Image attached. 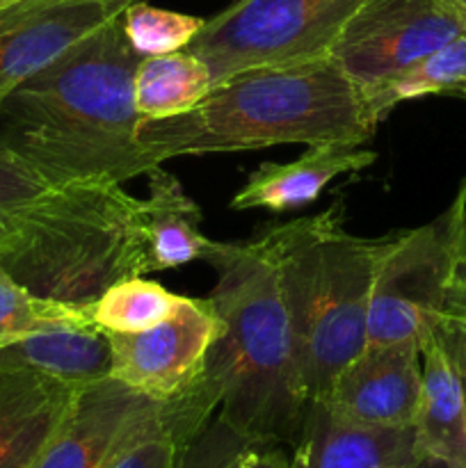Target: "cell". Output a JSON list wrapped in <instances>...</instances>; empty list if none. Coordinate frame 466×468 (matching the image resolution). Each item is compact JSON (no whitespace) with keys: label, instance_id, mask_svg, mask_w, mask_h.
Masks as SVG:
<instances>
[{"label":"cell","instance_id":"14","mask_svg":"<svg viewBox=\"0 0 466 468\" xmlns=\"http://www.w3.org/2000/svg\"><path fill=\"white\" fill-rule=\"evenodd\" d=\"M416 457L414 428H364L334 416L324 402H311L291 448V468L411 466Z\"/></svg>","mask_w":466,"mask_h":468},{"label":"cell","instance_id":"24","mask_svg":"<svg viewBox=\"0 0 466 468\" xmlns=\"http://www.w3.org/2000/svg\"><path fill=\"white\" fill-rule=\"evenodd\" d=\"M50 187L53 186L32 165L0 144V242Z\"/></svg>","mask_w":466,"mask_h":468},{"label":"cell","instance_id":"2","mask_svg":"<svg viewBox=\"0 0 466 468\" xmlns=\"http://www.w3.org/2000/svg\"><path fill=\"white\" fill-rule=\"evenodd\" d=\"M140 59L122 14L110 18L0 99V144L50 186L146 174L154 163L137 142L132 96Z\"/></svg>","mask_w":466,"mask_h":468},{"label":"cell","instance_id":"12","mask_svg":"<svg viewBox=\"0 0 466 468\" xmlns=\"http://www.w3.org/2000/svg\"><path fill=\"white\" fill-rule=\"evenodd\" d=\"M420 379L418 346H365L338 373L327 398L315 402H324L334 416L364 428H414Z\"/></svg>","mask_w":466,"mask_h":468},{"label":"cell","instance_id":"29","mask_svg":"<svg viewBox=\"0 0 466 468\" xmlns=\"http://www.w3.org/2000/svg\"><path fill=\"white\" fill-rule=\"evenodd\" d=\"M437 332L441 336L443 346H446L448 355H450L452 364H455L457 373H460L466 393V320L441 318Z\"/></svg>","mask_w":466,"mask_h":468},{"label":"cell","instance_id":"31","mask_svg":"<svg viewBox=\"0 0 466 468\" xmlns=\"http://www.w3.org/2000/svg\"><path fill=\"white\" fill-rule=\"evenodd\" d=\"M114 3H117V5H122V7H123V9H126V7H128V5L137 3V0H114Z\"/></svg>","mask_w":466,"mask_h":468},{"label":"cell","instance_id":"18","mask_svg":"<svg viewBox=\"0 0 466 468\" xmlns=\"http://www.w3.org/2000/svg\"><path fill=\"white\" fill-rule=\"evenodd\" d=\"M149 197L140 201L146 272H163L204 259L208 238L201 233V208L172 172L151 167Z\"/></svg>","mask_w":466,"mask_h":468},{"label":"cell","instance_id":"13","mask_svg":"<svg viewBox=\"0 0 466 468\" xmlns=\"http://www.w3.org/2000/svg\"><path fill=\"white\" fill-rule=\"evenodd\" d=\"M73 396L76 388L48 375L0 364V468H32Z\"/></svg>","mask_w":466,"mask_h":468},{"label":"cell","instance_id":"11","mask_svg":"<svg viewBox=\"0 0 466 468\" xmlns=\"http://www.w3.org/2000/svg\"><path fill=\"white\" fill-rule=\"evenodd\" d=\"M160 402L119 379H101L73 396L62 423L32 468H103L123 441L158 419Z\"/></svg>","mask_w":466,"mask_h":468},{"label":"cell","instance_id":"4","mask_svg":"<svg viewBox=\"0 0 466 468\" xmlns=\"http://www.w3.org/2000/svg\"><path fill=\"white\" fill-rule=\"evenodd\" d=\"M259 240L277 268L311 402L324 400L368 341L375 274L396 233L355 236L334 206L268 229Z\"/></svg>","mask_w":466,"mask_h":468},{"label":"cell","instance_id":"27","mask_svg":"<svg viewBox=\"0 0 466 468\" xmlns=\"http://www.w3.org/2000/svg\"><path fill=\"white\" fill-rule=\"evenodd\" d=\"M215 468H291V455L277 443L251 441L238 434Z\"/></svg>","mask_w":466,"mask_h":468},{"label":"cell","instance_id":"15","mask_svg":"<svg viewBox=\"0 0 466 468\" xmlns=\"http://www.w3.org/2000/svg\"><path fill=\"white\" fill-rule=\"evenodd\" d=\"M377 160L364 144H313L291 163H263L247 176L233 195V210L268 208L272 213L300 208L320 197V192L343 174L361 172Z\"/></svg>","mask_w":466,"mask_h":468},{"label":"cell","instance_id":"32","mask_svg":"<svg viewBox=\"0 0 466 468\" xmlns=\"http://www.w3.org/2000/svg\"><path fill=\"white\" fill-rule=\"evenodd\" d=\"M450 3H455L457 7H460V9H464V12H466V0H450Z\"/></svg>","mask_w":466,"mask_h":468},{"label":"cell","instance_id":"20","mask_svg":"<svg viewBox=\"0 0 466 468\" xmlns=\"http://www.w3.org/2000/svg\"><path fill=\"white\" fill-rule=\"evenodd\" d=\"M432 94L466 99V32L443 44L434 53L425 55L382 90L365 96L364 103L377 126L397 103Z\"/></svg>","mask_w":466,"mask_h":468},{"label":"cell","instance_id":"26","mask_svg":"<svg viewBox=\"0 0 466 468\" xmlns=\"http://www.w3.org/2000/svg\"><path fill=\"white\" fill-rule=\"evenodd\" d=\"M238 434L240 432L228 428L224 420L215 416L190 441L183 443L181 455H178V468H215L219 457L236 441Z\"/></svg>","mask_w":466,"mask_h":468},{"label":"cell","instance_id":"1","mask_svg":"<svg viewBox=\"0 0 466 468\" xmlns=\"http://www.w3.org/2000/svg\"><path fill=\"white\" fill-rule=\"evenodd\" d=\"M215 268L208 302L222 332L196 382L163 402V419L185 443L217 416L251 441L292 448L311 407L277 268L260 240L208 242Z\"/></svg>","mask_w":466,"mask_h":468},{"label":"cell","instance_id":"8","mask_svg":"<svg viewBox=\"0 0 466 468\" xmlns=\"http://www.w3.org/2000/svg\"><path fill=\"white\" fill-rule=\"evenodd\" d=\"M461 32L466 12L450 0H365L329 59L365 99Z\"/></svg>","mask_w":466,"mask_h":468},{"label":"cell","instance_id":"5","mask_svg":"<svg viewBox=\"0 0 466 468\" xmlns=\"http://www.w3.org/2000/svg\"><path fill=\"white\" fill-rule=\"evenodd\" d=\"M0 265L32 295L91 306L146 274L140 199L114 181L53 186L0 242Z\"/></svg>","mask_w":466,"mask_h":468},{"label":"cell","instance_id":"19","mask_svg":"<svg viewBox=\"0 0 466 468\" xmlns=\"http://www.w3.org/2000/svg\"><path fill=\"white\" fill-rule=\"evenodd\" d=\"M213 91L210 69L190 50L142 58L132 96L142 119H169L190 112Z\"/></svg>","mask_w":466,"mask_h":468},{"label":"cell","instance_id":"6","mask_svg":"<svg viewBox=\"0 0 466 468\" xmlns=\"http://www.w3.org/2000/svg\"><path fill=\"white\" fill-rule=\"evenodd\" d=\"M365 0H231L187 46L210 69L213 87L251 69L329 58Z\"/></svg>","mask_w":466,"mask_h":468},{"label":"cell","instance_id":"22","mask_svg":"<svg viewBox=\"0 0 466 468\" xmlns=\"http://www.w3.org/2000/svg\"><path fill=\"white\" fill-rule=\"evenodd\" d=\"M90 320H94L91 306H69L32 295L0 265V347L44 329Z\"/></svg>","mask_w":466,"mask_h":468},{"label":"cell","instance_id":"10","mask_svg":"<svg viewBox=\"0 0 466 468\" xmlns=\"http://www.w3.org/2000/svg\"><path fill=\"white\" fill-rule=\"evenodd\" d=\"M122 12L114 0L0 5V99Z\"/></svg>","mask_w":466,"mask_h":468},{"label":"cell","instance_id":"21","mask_svg":"<svg viewBox=\"0 0 466 468\" xmlns=\"http://www.w3.org/2000/svg\"><path fill=\"white\" fill-rule=\"evenodd\" d=\"M185 297L174 295L160 283L128 277L110 286L91 304V318L112 334H137L172 318Z\"/></svg>","mask_w":466,"mask_h":468},{"label":"cell","instance_id":"25","mask_svg":"<svg viewBox=\"0 0 466 468\" xmlns=\"http://www.w3.org/2000/svg\"><path fill=\"white\" fill-rule=\"evenodd\" d=\"M181 443L163 423V414L132 434L112 452L103 468H178Z\"/></svg>","mask_w":466,"mask_h":468},{"label":"cell","instance_id":"33","mask_svg":"<svg viewBox=\"0 0 466 468\" xmlns=\"http://www.w3.org/2000/svg\"><path fill=\"white\" fill-rule=\"evenodd\" d=\"M7 3H12V0H0V5H7Z\"/></svg>","mask_w":466,"mask_h":468},{"label":"cell","instance_id":"30","mask_svg":"<svg viewBox=\"0 0 466 468\" xmlns=\"http://www.w3.org/2000/svg\"><path fill=\"white\" fill-rule=\"evenodd\" d=\"M411 468H455L441 460H434V457H416V462L411 464Z\"/></svg>","mask_w":466,"mask_h":468},{"label":"cell","instance_id":"17","mask_svg":"<svg viewBox=\"0 0 466 468\" xmlns=\"http://www.w3.org/2000/svg\"><path fill=\"white\" fill-rule=\"evenodd\" d=\"M0 364L26 366L78 391L112 375V346L94 320L59 324L0 347Z\"/></svg>","mask_w":466,"mask_h":468},{"label":"cell","instance_id":"28","mask_svg":"<svg viewBox=\"0 0 466 468\" xmlns=\"http://www.w3.org/2000/svg\"><path fill=\"white\" fill-rule=\"evenodd\" d=\"M443 318L466 320V224L464 233H461L460 251H457L455 270H452V282L448 288Z\"/></svg>","mask_w":466,"mask_h":468},{"label":"cell","instance_id":"23","mask_svg":"<svg viewBox=\"0 0 466 468\" xmlns=\"http://www.w3.org/2000/svg\"><path fill=\"white\" fill-rule=\"evenodd\" d=\"M123 35L140 58L185 50L204 27V18L154 7L146 0L128 5L122 12Z\"/></svg>","mask_w":466,"mask_h":468},{"label":"cell","instance_id":"16","mask_svg":"<svg viewBox=\"0 0 466 468\" xmlns=\"http://www.w3.org/2000/svg\"><path fill=\"white\" fill-rule=\"evenodd\" d=\"M420 402L414 420L418 457L466 468V393L439 332L420 347Z\"/></svg>","mask_w":466,"mask_h":468},{"label":"cell","instance_id":"9","mask_svg":"<svg viewBox=\"0 0 466 468\" xmlns=\"http://www.w3.org/2000/svg\"><path fill=\"white\" fill-rule=\"evenodd\" d=\"M219 332L222 323L208 297H185L181 309L155 327L137 334L108 332L110 378L155 402L174 400L196 382Z\"/></svg>","mask_w":466,"mask_h":468},{"label":"cell","instance_id":"3","mask_svg":"<svg viewBox=\"0 0 466 468\" xmlns=\"http://www.w3.org/2000/svg\"><path fill=\"white\" fill-rule=\"evenodd\" d=\"M375 128L359 90L324 58L236 73L190 112L142 119L137 142L158 167L178 155L281 144H365Z\"/></svg>","mask_w":466,"mask_h":468},{"label":"cell","instance_id":"7","mask_svg":"<svg viewBox=\"0 0 466 468\" xmlns=\"http://www.w3.org/2000/svg\"><path fill=\"white\" fill-rule=\"evenodd\" d=\"M466 224V178L443 213L396 233L375 274L365 346L423 343L439 329Z\"/></svg>","mask_w":466,"mask_h":468}]
</instances>
